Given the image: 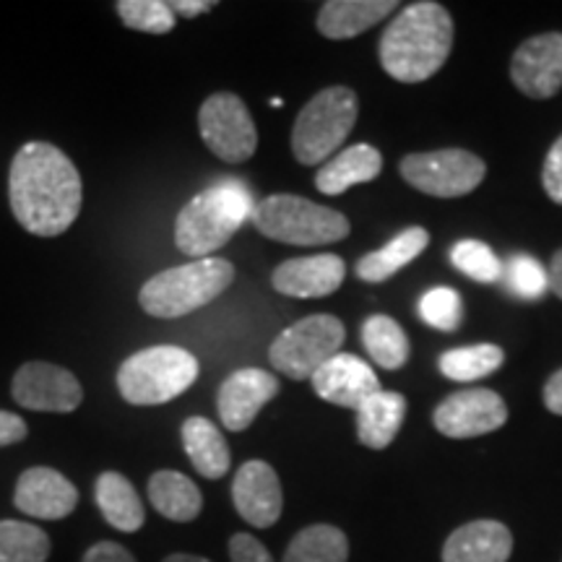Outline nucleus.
I'll list each match as a JSON object with an SVG mask.
<instances>
[{
  "label": "nucleus",
  "instance_id": "f257e3e1",
  "mask_svg": "<svg viewBox=\"0 0 562 562\" xmlns=\"http://www.w3.org/2000/svg\"><path fill=\"white\" fill-rule=\"evenodd\" d=\"M9 201L13 216L26 232L58 237L81 211V175L58 146L30 140L11 161Z\"/></svg>",
  "mask_w": 562,
  "mask_h": 562
},
{
  "label": "nucleus",
  "instance_id": "f03ea898",
  "mask_svg": "<svg viewBox=\"0 0 562 562\" xmlns=\"http://www.w3.org/2000/svg\"><path fill=\"white\" fill-rule=\"evenodd\" d=\"M453 47L451 13L432 0L406 5L381 37V66L391 79L419 83L446 66Z\"/></svg>",
  "mask_w": 562,
  "mask_h": 562
},
{
  "label": "nucleus",
  "instance_id": "7ed1b4c3",
  "mask_svg": "<svg viewBox=\"0 0 562 562\" xmlns=\"http://www.w3.org/2000/svg\"><path fill=\"white\" fill-rule=\"evenodd\" d=\"M252 211L256 201L250 186L237 178L214 182L182 206L175 222V243L195 261L211 258V252L224 248L229 237L252 220Z\"/></svg>",
  "mask_w": 562,
  "mask_h": 562
},
{
  "label": "nucleus",
  "instance_id": "20e7f679",
  "mask_svg": "<svg viewBox=\"0 0 562 562\" xmlns=\"http://www.w3.org/2000/svg\"><path fill=\"white\" fill-rule=\"evenodd\" d=\"M235 281V266L224 258H199L157 273L140 286L138 302L154 318H180L209 305Z\"/></svg>",
  "mask_w": 562,
  "mask_h": 562
},
{
  "label": "nucleus",
  "instance_id": "39448f33",
  "mask_svg": "<svg viewBox=\"0 0 562 562\" xmlns=\"http://www.w3.org/2000/svg\"><path fill=\"white\" fill-rule=\"evenodd\" d=\"M199 378V360L188 349L161 344L140 349L117 370V391L133 406H159L186 393Z\"/></svg>",
  "mask_w": 562,
  "mask_h": 562
},
{
  "label": "nucleus",
  "instance_id": "423d86ee",
  "mask_svg": "<svg viewBox=\"0 0 562 562\" xmlns=\"http://www.w3.org/2000/svg\"><path fill=\"white\" fill-rule=\"evenodd\" d=\"M252 224L269 240L286 245H328L349 235V220L341 211L313 203L302 195L277 193L258 201Z\"/></svg>",
  "mask_w": 562,
  "mask_h": 562
},
{
  "label": "nucleus",
  "instance_id": "0eeeda50",
  "mask_svg": "<svg viewBox=\"0 0 562 562\" xmlns=\"http://www.w3.org/2000/svg\"><path fill=\"white\" fill-rule=\"evenodd\" d=\"M357 123V94L347 87L318 91L300 110L292 128V151L300 165H326Z\"/></svg>",
  "mask_w": 562,
  "mask_h": 562
},
{
  "label": "nucleus",
  "instance_id": "6e6552de",
  "mask_svg": "<svg viewBox=\"0 0 562 562\" xmlns=\"http://www.w3.org/2000/svg\"><path fill=\"white\" fill-rule=\"evenodd\" d=\"M347 339L344 323L334 315H311L284 328L269 349L273 370L292 381H311L323 364L339 355Z\"/></svg>",
  "mask_w": 562,
  "mask_h": 562
},
{
  "label": "nucleus",
  "instance_id": "1a4fd4ad",
  "mask_svg": "<svg viewBox=\"0 0 562 562\" xmlns=\"http://www.w3.org/2000/svg\"><path fill=\"white\" fill-rule=\"evenodd\" d=\"M487 167L467 149L409 154L402 161V178L419 193L435 199H461L482 186Z\"/></svg>",
  "mask_w": 562,
  "mask_h": 562
},
{
  "label": "nucleus",
  "instance_id": "9d476101",
  "mask_svg": "<svg viewBox=\"0 0 562 562\" xmlns=\"http://www.w3.org/2000/svg\"><path fill=\"white\" fill-rule=\"evenodd\" d=\"M199 128L203 144L229 165L248 161L258 149V133L248 104L232 91L211 94L201 104Z\"/></svg>",
  "mask_w": 562,
  "mask_h": 562
},
{
  "label": "nucleus",
  "instance_id": "9b49d317",
  "mask_svg": "<svg viewBox=\"0 0 562 562\" xmlns=\"http://www.w3.org/2000/svg\"><path fill=\"white\" fill-rule=\"evenodd\" d=\"M432 422L440 435L453 440H469L490 435L508 422V406L495 391L467 389L456 391L432 412Z\"/></svg>",
  "mask_w": 562,
  "mask_h": 562
},
{
  "label": "nucleus",
  "instance_id": "f8f14e48",
  "mask_svg": "<svg viewBox=\"0 0 562 562\" xmlns=\"http://www.w3.org/2000/svg\"><path fill=\"white\" fill-rule=\"evenodd\" d=\"M11 396L24 409L68 414L81 406L83 389L79 378L60 364L26 362L13 375Z\"/></svg>",
  "mask_w": 562,
  "mask_h": 562
},
{
  "label": "nucleus",
  "instance_id": "ddd939ff",
  "mask_svg": "<svg viewBox=\"0 0 562 562\" xmlns=\"http://www.w3.org/2000/svg\"><path fill=\"white\" fill-rule=\"evenodd\" d=\"M510 79L531 100H550L562 89V32L526 40L510 60Z\"/></svg>",
  "mask_w": 562,
  "mask_h": 562
},
{
  "label": "nucleus",
  "instance_id": "4468645a",
  "mask_svg": "<svg viewBox=\"0 0 562 562\" xmlns=\"http://www.w3.org/2000/svg\"><path fill=\"white\" fill-rule=\"evenodd\" d=\"M232 503L243 521L256 529H269L284 510V492L277 472L266 461L243 463L232 482Z\"/></svg>",
  "mask_w": 562,
  "mask_h": 562
},
{
  "label": "nucleus",
  "instance_id": "2eb2a0df",
  "mask_svg": "<svg viewBox=\"0 0 562 562\" xmlns=\"http://www.w3.org/2000/svg\"><path fill=\"white\" fill-rule=\"evenodd\" d=\"M279 393V381L271 372L258 368L235 370L222 383L216 409H220L222 425L229 432H243L252 425L258 412Z\"/></svg>",
  "mask_w": 562,
  "mask_h": 562
},
{
  "label": "nucleus",
  "instance_id": "dca6fc26",
  "mask_svg": "<svg viewBox=\"0 0 562 562\" xmlns=\"http://www.w3.org/2000/svg\"><path fill=\"white\" fill-rule=\"evenodd\" d=\"M311 383L323 402L355 412L368 402L372 393L381 391L375 370L360 357L344 355V351L323 364L311 378Z\"/></svg>",
  "mask_w": 562,
  "mask_h": 562
},
{
  "label": "nucleus",
  "instance_id": "f3484780",
  "mask_svg": "<svg viewBox=\"0 0 562 562\" xmlns=\"http://www.w3.org/2000/svg\"><path fill=\"white\" fill-rule=\"evenodd\" d=\"M13 503L21 513L40 521H60L76 510L79 490L55 469L34 467L19 476Z\"/></svg>",
  "mask_w": 562,
  "mask_h": 562
},
{
  "label": "nucleus",
  "instance_id": "a211bd4d",
  "mask_svg": "<svg viewBox=\"0 0 562 562\" xmlns=\"http://www.w3.org/2000/svg\"><path fill=\"white\" fill-rule=\"evenodd\" d=\"M347 277V263L339 256L323 252V256L290 258L273 271L271 284L273 290L286 294V297H328L341 286Z\"/></svg>",
  "mask_w": 562,
  "mask_h": 562
},
{
  "label": "nucleus",
  "instance_id": "6ab92c4d",
  "mask_svg": "<svg viewBox=\"0 0 562 562\" xmlns=\"http://www.w3.org/2000/svg\"><path fill=\"white\" fill-rule=\"evenodd\" d=\"M513 533L505 524L482 521L463 524L442 544V562H508Z\"/></svg>",
  "mask_w": 562,
  "mask_h": 562
},
{
  "label": "nucleus",
  "instance_id": "aec40b11",
  "mask_svg": "<svg viewBox=\"0 0 562 562\" xmlns=\"http://www.w3.org/2000/svg\"><path fill=\"white\" fill-rule=\"evenodd\" d=\"M383 170V157L375 146L355 144L349 149L334 154L315 175V188L326 195H341L351 186L372 182Z\"/></svg>",
  "mask_w": 562,
  "mask_h": 562
},
{
  "label": "nucleus",
  "instance_id": "412c9836",
  "mask_svg": "<svg viewBox=\"0 0 562 562\" xmlns=\"http://www.w3.org/2000/svg\"><path fill=\"white\" fill-rule=\"evenodd\" d=\"M393 11V0H328L318 11V32L328 40L360 37Z\"/></svg>",
  "mask_w": 562,
  "mask_h": 562
},
{
  "label": "nucleus",
  "instance_id": "4be33fe9",
  "mask_svg": "<svg viewBox=\"0 0 562 562\" xmlns=\"http://www.w3.org/2000/svg\"><path fill=\"white\" fill-rule=\"evenodd\" d=\"M406 417V398L396 391H378L357 409V438L364 448L383 451L396 440Z\"/></svg>",
  "mask_w": 562,
  "mask_h": 562
},
{
  "label": "nucleus",
  "instance_id": "5701e85b",
  "mask_svg": "<svg viewBox=\"0 0 562 562\" xmlns=\"http://www.w3.org/2000/svg\"><path fill=\"white\" fill-rule=\"evenodd\" d=\"M182 448L195 467V472L206 480H222L229 472L232 453L220 427L206 417H191L182 422Z\"/></svg>",
  "mask_w": 562,
  "mask_h": 562
},
{
  "label": "nucleus",
  "instance_id": "b1692460",
  "mask_svg": "<svg viewBox=\"0 0 562 562\" xmlns=\"http://www.w3.org/2000/svg\"><path fill=\"white\" fill-rule=\"evenodd\" d=\"M427 243H430V235H427L425 227H409L398 232L381 250L368 252V256L360 258L355 269L357 277L370 281V284H381V281L391 279L396 271H402L404 266L417 261L422 250L427 248Z\"/></svg>",
  "mask_w": 562,
  "mask_h": 562
},
{
  "label": "nucleus",
  "instance_id": "393cba45",
  "mask_svg": "<svg viewBox=\"0 0 562 562\" xmlns=\"http://www.w3.org/2000/svg\"><path fill=\"white\" fill-rule=\"evenodd\" d=\"M94 497L100 505L104 521L115 526L117 531L133 533L138 531L146 521L144 503H140L138 492L133 484L117 472H104L97 476Z\"/></svg>",
  "mask_w": 562,
  "mask_h": 562
},
{
  "label": "nucleus",
  "instance_id": "a878e982",
  "mask_svg": "<svg viewBox=\"0 0 562 562\" xmlns=\"http://www.w3.org/2000/svg\"><path fill=\"white\" fill-rule=\"evenodd\" d=\"M149 501L159 516L178 524L195 521L203 508L201 490L195 487V482L170 469L157 472L149 480Z\"/></svg>",
  "mask_w": 562,
  "mask_h": 562
},
{
  "label": "nucleus",
  "instance_id": "bb28decb",
  "mask_svg": "<svg viewBox=\"0 0 562 562\" xmlns=\"http://www.w3.org/2000/svg\"><path fill=\"white\" fill-rule=\"evenodd\" d=\"M362 344L368 349L370 360L385 370L404 368L412 355L409 336L389 315H372V318L364 321Z\"/></svg>",
  "mask_w": 562,
  "mask_h": 562
},
{
  "label": "nucleus",
  "instance_id": "cd10ccee",
  "mask_svg": "<svg viewBox=\"0 0 562 562\" xmlns=\"http://www.w3.org/2000/svg\"><path fill=\"white\" fill-rule=\"evenodd\" d=\"M349 539L336 526L315 524L302 529L286 547L281 562H347Z\"/></svg>",
  "mask_w": 562,
  "mask_h": 562
},
{
  "label": "nucleus",
  "instance_id": "c85d7f7f",
  "mask_svg": "<svg viewBox=\"0 0 562 562\" xmlns=\"http://www.w3.org/2000/svg\"><path fill=\"white\" fill-rule=\"evenodd\" d=\"M503 362L505 355L501 347H495V344H472V347L442 351L438 368L442 375L456 383H474L501 370Z\"/></svg>",
  "mask_w": 562,
  "mask_h": 562
},
{
  "label": "nucleus",
  "instance_id": "c756f323",
  "mask_svg": "<svg viewBox=\"0 0 562 562\" xmlns=\"http://www.w3.org/2000/svg\"><path fill=\"white\" fill-rule=\"evenodd\" d=\"M50 558V537L40 526L0 521V562H45Z\"/></svg>",
  "mask_w": 562,
  "mask_h": 562
},
{
  "label": "nucleus",
  "instance_id": "7c9ffc66",
  "mask_svg": "<svg viewBox=\"0 0 562 562\" xmlns=\"http://www.w3.org/2000/svg\"><path fill=\"white\" fill-rule=\"evenodd\" d=\"M115 9L125 26L146 34L172 32L175 19H178L172 13V5L165 3V0H121Z\"/></svg>",
  "mask_w": 562,
  "mask_h": 562
},
{
  "label": "nucleus",
  "instance_id": "2f4dec72",
  "mask_svg": "<svg viewBox=\"0 0 562 562\" xmlns=\"http://www.w3.org/2000/svg\"><path fill=\"white\" fill-rule=\"evenodd\" d=\"M451 263L459 269L463 277L482 281V284H492L503 277V263L495 256V250L490 245L480 240H461L453 245L451 250Z\"/></svg>",
  "mask_w": 562,
  "mask_h": 562
},
{
  "label": "nucleus",
  "instance_id": "473e14b6",
  "mask_svg": "<svg viewBox=\"0 0 562 562\" xmlns=\"http://www.w3.org/2000/svg\"><path fill=\"white\" fill-rule=\"evenodd\" d=\"M417 311H419V318L425 321L427 326L451 334L461 326L463 302H461V294L451 290V286H435V290L422 294Z\"/></svg>",
  "mask_w": 562,
  "mask_h": 562
},
{
  "label": "nucleus",
  "instance_id": "72a5a7b5",
  "mask_svg": "<svg viewBox=\"0 0 562 562\" xmlns=\"http://www.w3.org/2000/svg\"><path fill=\"white\" fill-rule=\"evenodd\" d=\"M505 284L508 290L521 300H539L542 294L550 290V279H547V269L537 258L531 256H516L510 258L508 269H503Z\"/></svg>",
  "mask_w": 562,
  "mask_h": 562
},
{
  "label": "nucleus",
  "instance_id": "f704fd0d",
  "mask_svg": "<svg viewBox=\"0 0 562 562\" xmlns=\"http://www.w3.org/2000/svg\"><path fill=\"white\" fill-rule=\"evenodd\" d=\"M542 186L547 195L562 206V136L554 140L550 154H547L544 170H542Z\"/></svg>",
  "mask_w": 562,
  "mask_h": 562
},
{
  "label": "nucleus",
  "instance_id": "c9c22d12",
  "mask_svg": "<svg viewBox=\"0 0 562 562\" xmlns=\"http://www.w3.org/2000/svg\"><path fill=\"white\" fill-rule=\"evenodd\" d=\"M229 558L232 562H273L271 552L252 533H235L229 539Z\"/></svg>",
  "mask_w": 562,
  "mask_h": 562
},
{
  "label": "nucleus",
  "instance_id": "e433bc0d",
  "mask_svg": "<svg viewBox=\"0 0 562 562\" xmlns=\"http://www.w3.org/2000/svg\"><path fill=\"white\" fill-rule=\"evenodd\" d=\"M83 562H136V558L121 544L100 542L89 547V552L83 554Z\"/></svg>",
  "mask_w": 562,
  "mask_h": 562
},
{
  "label": "nucleus",
  "instance_id": "4c0bfd02",
  "mask_svg": "<svg viewBox=\"0 0 562 562\" xmlns=\"http://www.w3.org/2000/svg\"><path fill=\"white\" fill-rule=\"evenodd\" d=\"M26 438V422L19 417V414L0 412V448L13 446V442H21Z\"/></svg>",
  "mask_w": 562,
  "mask_h": 562
},
{
  "label": "nucleus",
  "instance_id": "58836bf2",
  "mask_svg": "<svg viewBox=\"0 0 562 562\" xmlns=\"http://www.w3.org/2000/svg\"><path fill=\"white\" fill-rule=\"evenodd\" d=\"M172 5V13L175 16H182V19H195L201 16V13H206L214 9V0H175Z\"/></svg>",
  "mask_w": 562,
  "mask_h": 562
},
{
  "label": "nucleus",
  "instance_id": "ea45409f",
  "mask_svg": "<svg viewBox=\"0 0 562 562\" xmlns=\"http://www.w3.org/2000/svg\"><path fill=\"white\" fill-rule=\"evenodd\" d=\"M544 406L552 414H560L562 417V370L554 372L544 385Z\"/></svg>",
  "mask_w": 562,
  "mask_h": 562
},
{
  "label": "nucleus",
  "instance_id": "a19ab883",
  "mask_svg": "<svg viewBox=\"0 0 562 562\" xmlns=\"http://www.w3.org/2000/svg\"><path fill=\"white\" fill-rule=\"evenodd\" d=\"M547 279H550V290L562 300V250L552 256L550 269H547Z\"/></svg>",
  "mask_w": 562,
  "mask_h": 562
},
{
  "label": "nucleus",
  "instance_id": "79ce46f5",
  "mask_svg": "<svg viewBox=\"0 0 562 562\" xmlns=\"http://www.w3.org/2000/svg\"><path fill=\"white\" fill-rule=\"evenodd\" d=\"M161 562H211L206 558H199V554H186V552H178V554H170V558H165Z\"/></svg>",
  "mask_w": 562,
  "mask_h": 562
}]
</instances>
